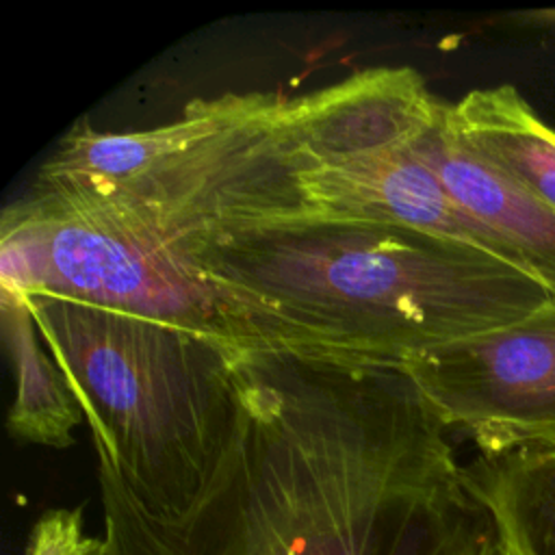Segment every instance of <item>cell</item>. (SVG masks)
<instances>
[{
  "instance_id": "obj_12",
  "label": "cell",
  "mask_w": 555,
  "mask_h": 555,
  "mask_svg": "<svg viewBox=\"0 0 555 555\" xmlns=\"http://www.w3.org/2000/svg\"><path fill=\"white\" fill-rule=\"evenodd\" d=\"M2 334L15 373V397L9 408V431L26 442L65 449L82 421V405L59 366L39 345L28 301L0 299Z\"/></svg>"
},
{
  "instance_id": "obj_4",
  "label": "cell",
  "mask_w": 555,
  "mask_h": 555,
  "mask_svg": "<svg viewBox=\"0 0 555 555\" xmlns=\"http://www.w3.org/2000/svg\"><path fill=\"white\" fill-rule=\"evenodd\" d=\"M288 98L223 93L193 100L180 119L100 132L80 119L39 169L35 186L100 197L189 247L251 225L314 217L312 169L286 119Z\"/></svg>"
},
{
  "instance_id": "obj_6",
  "label": "cell",
  "mask_w": 555,
  "mask_h": 555,
  "mask_svg": "<svg viewBox=\"0 0 555 555\" xmlns=\"http://www.w3.org/2000/svg\"><path fill=\"white\" fill-rule=\"evenodd\" d=\"M403 369L442 425L464 431L481 455L555 447V297Z\"/></svg>"
},
{
  "instance_id": "obj_8",
  "label": "cell",
  "mask_w": 555,
  "mask_h": 555,
  "mask_svg": "<svg viewBox=\"0 0 555 555\" xmlns=\"http://www.w3.org/2000/svg\"><path fill=\"white\" fill-rule=\"evenodd\" d=\"M410 67H373L319 91L288 98L286 119L310 165L408 143L438 113Z\"/></svg>"
},
{
  "instance_id": "obj_2",
  "label": "cell",
  "mask_w": 555,
  "mask_h": 555,
  "mask_svg": "<svg viewBox=\"0 0 555 555\" xmlns=\"http://www.w3.org/2000/svg\"><path fill=\"white\" fill-rule=\"evenodd\" d=\"M184 254L247 347L321 360L405 366L553 297L483 249L371 221L262 223Z\"/></svg>"
},
{
  "instance_id": "obj_14",
  "label": "cell",
  "mask_w": 555,
  "mask_h": 555,
  "mask_svg": "<svg viewBox=\"0 0 555 555\" xmlns=\"http://www.w3.org/2000/svg\"><path fill=\"white\" fill-rule=\"evenodd\" d=\"M26 555H104V544L85 533L80 507H54L33 525Z\"/></svg>"
},
{
  "instance_id": "obj_7",
  "label": "cell",
  "mask_w": 555,
  "mask_h": 555,
  "mask_svg": "<svg viewBox=\"0 0 555 555\" xmlns=\"http://www.w3.org/2000/svg\"><path fill=\"white\" fill-rule=\"evenodd\" d=\"M304 189L314 217L416 230L483 249L522 269L514 251L451 197L408 143L317 165L304 176Z\"/></svg>"
},
{
  "instance_id": "obj_3",
  "label": "cell",
  "mask_w": 555,
  "mask_h": 555,
  "mask_svg": "<svg viewBox=\"0 0 555 555\" xmlns=\"http://www.w3.org/2000/svg\"><path fill=\"white\" fill-rule=\"evenodd\" d=\"M28 306L91 427L104 555H199L245 431V349L52 295Z\"/></svg>"
},
{
  "instance_id": "obj_13",
  "label": "cell",
  "mask_w": 555,
  "mask_h": 555,
  "mask_svg": "<svg viewBox=\"0 0 555 555\" xmlns=\"http://www.w3.org/2000/svg\"><path fill=\"white\" fill-rule=\"evenodd\" d=\"M48 251L41 228L20 199L0 219V286L7 301H28L46 293Z\"/></svg>"
},
{
  "instance_id": "obj_9",
  "label": "cell",
  "mask_w": 555,
  "mask_h": 555,
  "mask_svg": "<svg viewBox=\"0 0 555 555\" xmlns=\"http://www.w3.org/2000/svg\"><path fill=\"white\" fill-rule=\"evenodd\" d=\"M442 106L410 141V150L440 178L451 197L518 258L555 297V208L522 191L462 145L444 126Z\"/></svg>"
},
{
  "instance_id": "obj_1",
  "label": "cell",
  "mask_w": 555,
  "mask_h": 555,
  "mask_svg": "<svg viewBox=\"0 0 555 555\" xmlns=\"http://www.w3.org/2000/svg\"><path fill=\"white\" fill-rule=\"evenodd\" d=\"M236 462L199 555H501L403 366L249 347Z\"/></svg>"
},
{
  "instance_id": "obj_11",
  "label": "cell",
  "mask_w": 555,
  "mask_h": 555,
  "mask_svg": "<svg viewBox=\"0 0 555 555\" xmlns=\"http://www.w3.org/2000/svg\"><path fill=\"white\" fill-rule=\"evenodd\" d=\"M464 481L490 512L501 555H555V447L479 455Z\"/></svg>"
},
{
  "instance_id": "obj_10",
  "label": "cell",
  "mask_w": 555,
  "mask_h": 555,
  "mask_svg": "<svg viewBox=\"0 0 555 555\" xmlns=\"http://www.w3.org/2000/svg\"><path fill=\"white\" fill-rule=\"evenodd\" d=\"M442 119L462 145L555 208V130L512 85L473 89L444 104Z\"/></svg>"
},
{
  "instance_id": "obj_15",
  "label": "cell",
  "mask_w": 555,
  "mask_h": 555,
  "mask_svg": "<svg viewBox=\"0 0 555 555\" xmlns=\"http://www.w3.org/2000/svg\"><path fill=\"white\" fill-rule=\"evenodd\" d=\"M514 22L525 26H540V28H555V9H542V11H527L520 15H514Z\"/></svg>"
},
{
  "instance_id": "obj_5",
  "label": "cell",
  "mask_w": 555,
  "mask_h": 555,
  "mask_svg": "<svg viewBox=\"0 0 555 555\" xmlns=\"http://www.w3.org/2000/svg\"><path fill=\"white\" fill-rule=\"evenodd\" d=\"M24 202L46 241L43 295L249 349L195 262L141 215L63 189L35 186Z\"/></svg>"
}]
</instances>
